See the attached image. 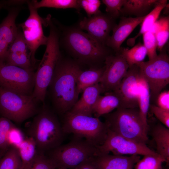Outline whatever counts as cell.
Listing matches in <instances>:
<instances>
[{
  "label": "cell",
  "instance_id": "cell-1",
  "mask_svg": "<svg viewBox=\"0 0 169 169\" xmlns=\"http://www.w3.org/2000/svg\"><path fill=\"white\" fill-rule=\"evenodd\" d=\"M80 69L76 62L62 56L56 64L48 89L54 108L59 114L69 111L78 100L77 78Z\"/></svg>",
  "mask_w": 169,
  "mask_h": 169
},
{
  "label": "cell",
  "instance_id": "cell-2",
  "mask_svg": "<svg viewBox=\"0 0 169 169\" xmlns=\"http://www.w3.org/2000/svg\"><path fill=\"white\" fill-rule=\"evenodd\" d=\"M27 132L35 141L37 151L44 154L61 145L65 135L56 115L44 102Z\"/></svg>",
  "mask_w": 169,
  "mask_h": 169
},
{
  "label": "cell",
  "instance_id": "cell-3",
  "mask_svg": "<svg viewBox=\"0 0 169 169\" xmlns=\"http://www.w3.org/2000/svg\"><path fill=\"white\" fill-rule=\"evenodd\" d=\"M45 20L49 27V34L45 52L35 72L34 86L32 95L38 102L43 103L45 100L55 66L61 56L59 31L50 17H47Z\"/></svg>",
  "mask_w": 169,
  "mask_h": 169
},
{
  "label": "cell",
  "instance_id": "cell-4",
  "mask_svg": "<svg viewBox=\"0 0 169 169\" xmlns=\"http://www.w3.org/2000/svg\"><path fill=\"white\" fill-rule=\"evenodd\" d=\"M108 128L125 138L146 144L148 140V128L144 124L139 109L118 108L104 115Z\"/></svg>",
  "mask_w": 169,
  "mask_h": 169
},
{
  "label": "cell",
  "instance_id": "cell-5",
  "mask_svg": "<svg viewBox=\"0 0 169 169\" xmlns=\"http://www.w3.org/2000/svg\"><path fill=\"white\" fill-rule=\"evenodd\" d=\"M63 41L65 47L80 62L93 64L105 60L109 55L105 46L79 28L65 31Z\"/></svg>",
  "mask_w": 169,
  "mask_h": 169
},
{
  "label": "cell",
  "instance_id": "cell-6",
  "mask_svg": "<svg viewBox=\"0 0 169 169\" xmlns=\"http://www.w3.org/2000/svg\"><path fill=\"white\" fill-rule=\"evenodd\" d=\"M62 129L64 134H73L83 138L97 147L102 145L107 136L108 127L99 118L73 113L69 111L64 115Z\"/></svg>",
  "mask_w": 169,
  "mask_h": 169
},
{
  "label": "cell",
  "instance_id": "cell-7",
  "mask_svg": "<svg viewBox=\"0 0 169 169\" xmlns=\"http://www.w3.org/2000/svg\"><path fill=\"white\" fill-rule=\"evenodd\" d=\"M97 147L84 139L74 136L69 143L45 154L57 169H75L80 164L96 156Z\"/></svg>",
  "mask_w": 169,
  "mask_h": 169
},
{
  "label": "cell",
  "instance_id": "cell-8",
  "mask_svg": "<svg viewBox=\"0 0 169 169\" xmlns=\"http://www.w3.org/2000/svg\"><path fill=\"white\" fill-rule=\"evenodd\" d=\"M32 95L17 93L0 87V115L18 124L34 116L40 108Z\"/></svg>",
  "mask_w": 169,
  "mask_h": 169
},
{
  "label": "cell",
  "instance_id": "cell-9",
  "mask_svg": "<svg viewBox=\"0 0 169 169\" xmlns=\"http://www.w3.org/2000/svg\"><path fill=\"white\" fill-rule=\"evenodd\" d=\"M138 64L149 86L150 99L156 100L158 95L169 83V57L165 49H162L154 59Z\"/></svg>",
  "mask_w": 169,
  "mask_h": 169
},
{
  "label": "cell",
  "instance_id": "cell-10",
  "mask_svg": "<svg viewBox=\"0 0 169 169\" xmlns=\"http://www.w3.org/2000/svg\"><path fill=\"white\" fill-rule=\"evenodd\" d=\"M35 80L34 69H27L0 61V87L18 94L32 95Z\"/></svg>",
  "mask_w": 169,
  "mask_h": 169
},
{
  "label": "cell",
  "instance_id": "cell-11",
  "mask_svg": "<svg viewBox=\"0 0 169 169\" xmlns=\"http://www.w3.org/2000/svg\"><path fill=\"white\" fill-rule=\"evenodd\" d=\"M96 155L109 154L124 156L156 155L146 144L141 143L125 138L108 129L107 136L104 143L97 147Z\"/></svg>",
  "mask_w": 169,
  "mask_h": 169
},
{
  "label": "cell",
  "instance_id": "cell-12",
  "mask_svg": "<svg viewBox=\"0 0 169 169\" xmlns=\"http://www.w3.org/2000/svg\"><path fill=\"white\" fill-rule=\"evenodd\" d=\"M27 2L30 14L19 26L22 29L24 38L30 51L32 63L34 68L37 62L35 57L36 52L41 45H46L48 37L44 35L43 30L42 24H46L44 19L40 17L38 9L33 7L30 1Z\"/></svg>",
  "mask_w": 169,
  "mask_h": 169
},
{
  "label": "cell",
  "instance_id": "cell-13",
  "mask_svg": "<svg viewBox=\"0 0 169 169\" xmlns=\"http://www.w3.org/2000/svg\"><path fill=\"white\" fill-rule=\"evenodd\" d=\"M105 69L99 82L105 93L113 91L125 75L129 66L120 53L109 55L105 60Z\"/></svg>",
  "mask_w": 169,
  "mask_h": 169
},
{
  "label": "cell",
  "instance_id": "cell-14",
  "mask_svg": "<svg viewBox=\"0 0 169 169\" xmlns=\"http://www.w3.org/2000/svg\"><path fill=\"white\" fill-rule=\"evenodd\" d=\"M140 74L138 64L129 67L119 86L112 91L120 100L119 108L133 109L138 107L137 89Z\"/></svg>",
  "mask_w": 169,
  "mask_h": 169
},
{
  "label": "cell",
  "instance_id": "cell-15",
  "mask_svg": "<svg viewBox=\"0 0 169 169\" xmlns=\"http://www.w3.org/2000/svg\"><path fill=\"white\" fill-rule=\"evenodd\" d=\"M114 19L108 14L100 11L90 17H85L79 23V28L105 46L110 33L115 24Z\"/></svg>",
  "mask_w": 169,
  "mask_h": 169
},
{
  "label": "cell",
  "instance_id": "cell-16",
  "mask_svg": "<svg viewBox=\"0 0 169 169\" xmlns=\"http://www.w3.org/2000/svg\"><path fill=\"white\" fill-rule=\"evenodd\" d=\"M8 64L27 69H34L30 50L22 32L19 29L17 36L10 46L4 61Z\"/></svg>",
  "mask_w": 169,
  "mask_h": 169
},
{
  "label": "cell",
  "instance_id": "cell-17",
  "mask_svg": "<svg viewBox=\"0 0 169 169\" xmlns=\"http://www.w3.org/2000/svg\"><path fill=\"white\" fill-rule=\"evenodd\" d=\"M20 8H10L6 17L0 24V61H4L7 52L15 39L19 28L15 20Z\"/></svg>",
  "mask_w": 169,
  "mask_h": 169
},
{
  "label": "cell",
  "instance_id": "cell-18",
  "mask_svg": "<svg viewBox=\"0 0 169 169\" xmlns=\"http://www.w3.org/2000/svg\"><path fill=\"white\" fill-rule=\"evenodd\" d=\"M145 16L122 18L118 24H115L113 28L112 34L108 39L106 45L117 54L119 53L122 43L135 28L141 23Z\"/></svg>",
  "mask_w": 169,
  "mask_h": 169
},
{
  "label": "cell",
  "instance_id": "cell-19",
  "mask_svg": "<svg viewBox=\"0 0 169 169\" xmlns=\"http://www.w3.org/2000/svg\"><path fill=\"white\" fill-rule=\"evenodd\" d=\"M140 159V155L130 156L100 154L91 158L97 169H133Z\"/></svg>",
  "mask_w": 169,
  "mask_h": 169
},
{
  "label": "cell",
  "instance_id": "cell-20",
  "mask_svg": "<svg viewBox=\"0 0 169 169\" xmlns=\"http://www.w3.org/2000/svg\"><path fill=\"white\" fill-rule=\"evenodd\" d=\"M82 95L71 109L70 112L92 116L93 106L103 89L99 83L85 88Z\"/></svg>",
  "mask_w": 169,
  "mask_h": 169
},
{
  "label": "cell",
  "instance_id": "cell-21",
  "mask_svg": "<svg viewBox=\"0 0 169 169\" xmlns=\"http://www.w3.org/2000/svg\"><path fill=\"white\" fill-rule=\"evenodd\" d=\"M137 98L140 116L145 126L148 128L147 115L150 105V91L147 83L141 72L138 82Z\"/></svg>",
  "mask_w": 169,
  "mask_h": 169
},
{
  "label": "cell",
  "instance_id": "cell-22",
  "mask_svg": "<svg viewBox=\"0 0 169 169\" xmlns=\"http://www.w3.org/2000/svg\"><path fill=\"white\" fill-rule=\"evenodd\" d=\"M158 1L156 0H125L120 13L136 17H144L149 13L151 9L155 7Z\"/></svg>",
  "mask_w": 169,
  "mask_h": 169
},
{
  "label": "cell",
  "instance_id": "cell-23",
  "mask_svg": "<svg viewBox=\"0 0 169 169\" xmlns=\"http://www.w3.org/2000/svg\"><path fill=\"white\" fill-rule=\"evenodd\" d=\"M120 104L119 98L114 93H105V95L99 96L93 106V114L95 117L99 118L119 108Z\"/></svg>",
  "mask_w": 169,
  "mask_h": 169
},
{
  "label": "cell",
  "instance_id": "cell-24",
  "mask_svg": "<svg viewBox=\"0 0 169 169\" xmlns=\"http://www.w3.org/2000/svg\"><path fill=\"white\" fill-rule=\"evenodd\" d=\"M152 135L156 145V153L169 161V129L161 124L153 128Z\"/></svg>",
  "mask_w": 169,
  "mask_h": 169
},
{
  "label": "cell",
  "instance_id": "cell-25",
  "mask_svg": "<svg viewBox=\"0 0 169 169\" xmlns=\"http://www.w3.org/2000/svg\"><path fill=\"white\" fill-rule=\"evenodd\" d=\"M105 69L102 68H91L85 70L81 69L77 78V88L78 94L86 88L98 83Z\"/></svg>",
  "mask_w": 169,
  "mask_h": 169
},
{
  "label": "cell",
  "instance_id": "cell-26",
  "mask_svg": "<svg viewBox=\"0 0 169 169\" xmlns=\"http://www.w3.org/2000/svg\"><path fill=\"white\" fill-rule=\"evenodd\" d=\"M155 35L157 48L161 51L169 37V17H162L157 20L149 31Z\"/></svg>",
  "mask_w": 169,
  "mask_h": 169
},
{
  "label": "cell",
  "instance_id": "cell-27",
  "mask_svg": "<svg viewBox=\"0 0 169 169\" xmlns=\"http://www.w3.org/2000/svg\"><path fill=\"white\" fill-rule=\"evenodd\" d=\"M18 149L22 161L21 169H26L37 153L35 142L32 138L27 137L19 145Z\"/></svg>",
  "mask_w": 169,
  "mask_h": 169
},
{
  "label": "cell",
  "instance_id": "cell-28",
  "mask_svg": "<svg viewBox=\"0 0 169 169\" xmlns=\"http://www.w3.org/2000/svg\"><path fill=\"white\" fill-rule=\"evenodd\" d=\"M167 3V0H158L153 9L145 17L141 23L139 32L135 37L131 38V41H134L138 37L150 30L157 20L161 11L166 5Z\"/></svg>",
  "mask_w": 169,
  "mask_h": 169
},
{
  "label": "cell",
  "instance_id": "cell-29",
  "mask_svg": "<svg viewBox=\"0 0 169 169\" xmlns=\"http://www.w3.org/2000/svg\"><path fill=\"white\" fill-rule=\"evenodd\" d=\"M119 53L123 55L130 67L143 61L147 51L143 44L139 42L130 49L121 48Z\"/></svg>",
  "mask_w": 169,
  "mask_h": 169
},
{
  "label": "cell",
  "instance_id": "cell-30",
  "mask_svg": "<svg viewBox=\"0 0 169 169\" xmlns=\"http://www.w3.org/2000/svg\"><path fill=\"white\" fill-rule=\"evenodd\" d=\"M33 7L38 9L42 7L52 8L59 9L74 8L78 11L81 8L78 0H42L30 1Z\"/></svg>",
  "mask_w": 169,
  "mask_h": 169
},
{
  "label": "cell",
  "instance_id": "cell-31",
  "mask_svg": "<svg viewBox=\"0 0 169 169\" xmlns=\"http://www.w3.org/2000/svg\"><path fill=\"white\" fill-rule=\"evenodd\" d=\"M22 161L18 148L10 146L0 159V169H21Z\"/></svg>",
  "mask_w": 169,
  "mask_h": 169
},
{
  "label": "cell",
  "instance_id": "cell-32",
  "mask_svg": "<svg viewBox=\"0 0 169 169\" xmlns=\"http://www.w3.org/2000/svg\"><path fill=\"white\" fill-rule=\"evenodd\" d=\"M164 162L167 163L166 160L158 154L147 155L136 162L134 169H163Z\"/></svg>",
  "mask_w": 169,
  "mask_h": 169
},
{
  "label": "cell",
  "instance_id": "cell-33",
  "mask_svg": "<svg viewBox=\"0 0 169 169\" xmlns=\"http://www.w3.org/2000/svg\"><path fill=\"white\" fill-rule=\"evenodd\" d=\"M26 169H57L52 161L44 154L37 151L33 161Z\"/></svg>",
  "mask_w": 169,
  "mask_h": 169
},
{
  "label": "cell",
  "instance_id": "cell-34",
  "mask_svg": "<svg viewBox=\"0 0 169 169\" xmlns=\"http://www.w3.org/2000/svg\"><path fill=\"white\" fill-rule=\"evenodd\" d=\"M143 45L147 51L149 60L156 58L158 55L156 53L157 43L155 35L150 31H148L142 35Z\"/></svg>",
  "mask_w": 169,
  "mask_h": 169
},
{
  "label": "cell",
  "instance_id": "cell-35",
  "mask_svg": "<svg viewBox=\"0 0 169 169\" xmlns=\"http://www.w3.org/2000/svg\"><path fill=\"white\" fill-rule=\"evenodd\" d=\"M15 126L9 119L3 117H0V149L7 151L10 146L7 139L9 131Z\"/></svg>",
  "mask_w": 169,
  "mask_h": 169
},
{
  "label": "cell",
  "instance_id": "cell-36",
  "mask_svg": "<svg viewBox=\"0 0 169 169\" xmlns=\"http://www.w3.org/2000/svg\"><path fill=\"white\" fill-rule=\"evenodd\" d=\"M125 0H103L102 1L106 6L107 14L115 19L120 14V11Z\"/></svg>",
  "mask_w": 169,
  "mask_h": 169
},
{
  "label": "cell",
  "instance_id": "cell-37",
  "mask_svg": "<svg viewBox=\"0 0 169 169\" xmlns=\"http://www.w3.org/2000/svg\"><path fill=\"white\" fill-rule=\"evenodd\" d=\"M80 8L86 12L88 17H90L99 13L100 1L99 0H78Z\"/></svg>",
  "mask_w": 169,
  "mask_h": 169
},
{
  "label": "cell",
  "instance_id": "cell-38",
  "mask_svg": "<svg viewBox=\"0 0 169 169\" xmlns=\"http://www.w3.org/2000/svg\"><path fill=\"white\" fill-rule=\"evenodd\" d=\"M25 138L21 131L16 126L12 128L7 135V139L10 146L18 148Z\"/></svg>",
  "mask_w": 169,
  "mask_h": 169
},
{
  "label": "cell",
  "instance_id": "cell-39",
  "mask_svg": "<svg viewBox=\"0 0 169 169\" xmlns=\"http://www.w3.org/2000/svg\"><path fill=\"white\" fill-rule=\"evenodd\" d=\"M151 112L164 126L169 128V111L154 105H150Z\"/></svg>",
  "mask_w": 169,
  "mask_h": 169
},
{
  "label": "cell",
  "instance_id": "cell-40",
  "mask_svg": "<svg viewBox=\"0 0 169 169\" xmlns=\"http://www.w3.org/2000/svg\"><path fill=\"white\" fill-rule=\"evenodd\" d=\"M157 106L169 111V91L165 90L161 92L156 99Z\"/></svg>",
  "mask_w": 169,
  "mask_h": 169
},
{
  "label": "cell",
  "instance_id": "cell-41",
  "mask_svg": "<svg viewBox=\"0 0 169 169\" xmlns=\"http://www.w3.org/2000/svg\"><path fill=\"white\" fill-rule=\"evenodd\" d=\"M92 158L80 164L75 169H97L92 161Z\"/></svg>",
  "mask_w": 169,
  "mask_h": 169
},
{
  "label": "cell",
  "instance_id": "cell-42",
  "mask_svg": "<svg viewBox=\"0 0 169 169\" xmlns=\"http://www.w3.org/2000/svg\"><path fill=\"white\" fill-rule=\"evenodd\" d=\"M7 151L3 150L0 149V159L4 156Z\"/></svg>",
  "mask_w": 169,
  "mask_h": 169
},
{
  "label": "cell",
  "instance_id": "cell-43",
  "mask_svg": "<svg viewBox=\"0 0 169 169\" xmlns=\"http://www.w3.org/2000/svg\"><path fill=\"white\" fill-rule=\"evenodd\" d=\"M6 1H0V10L6 4Z\"/></svg>",
  "mask_w": 169,
  "mask_h": 169
}]
</instances>
